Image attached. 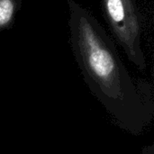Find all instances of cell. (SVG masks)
Listing matches in <instances>:
<instances>
[{"mask_svg":"<svg viewBox=\"0 0 154 154\" xmlns=\"http://www.w3.org/2000/svg\"><path fill=\"white\" fill-rule=\"evenodd\" d=\"M103 16L128 60L140 70L147 68L142 47L143 18L136 0H100Z\"/></svg>","mask_w":154,"mask_h":154,"instance_id":"7a4b0ae2","label":"cell"},{"mask_svg":"<svg viewBox=\"0 0 154 154\" xmlns=\"http://www.w3.org/2000/svg\"><path fill=\"white\" fill-rule=\"evenodd\" d=\"M69 43L83 79L114 123L133 135H142L152 124V87L135 81L115 42L83 5L68 0Z\"/></svg>","mask_w":154,"mask_h":154,"instance_id":"6da1fadb","label":"cell"},{"mask_svg":"<svg viewBox=\"0 0 154 154\" xmlns=\"http://www.w3.org/2000/svg\"><path fill=\"white\" fill-rule=\"evenodd\" d=\"M140 154H154V144L152 143L150 145L144 146L141 151Z\"/></svg>","mask_w":154,"mask_h":154,"instance_id":"277c9868","label":"cell"},{"mask_svg":"<svg viewBox=\"0 0 154 154\" xmlns=\"http://www.w3.org/2000/svg\"><path fill=\"white\" fill-rule=\"evenodd\" d=\"M21 6L22 0H0V31L13 27Z\"/></svg>","mask_w":154,"mask_h":154,"instance_id":"3957f363","label":"cell"}]
</instances>
